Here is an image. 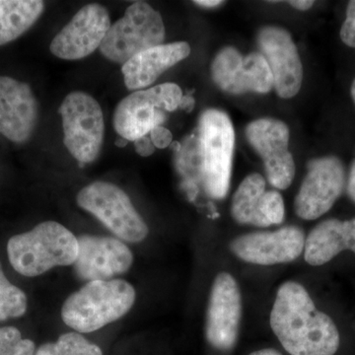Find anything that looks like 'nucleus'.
Returning <instances> with one entry per match:
<instances>
[{"instance_id": "25", "label": "nucleus", "mask_w": 355, "mask_h": 355, "mask_svg": "<svg viewBox=\"0 0 355 355\" xmlns=\"http://www.w3.org/2000/svg\"><path fill=\"white\" fill-rule=\"evenodd\" d=\"M260 216L263 221V227L279 225L284 222L286 207L284 198L279 191H266L261 200Z\"/></svg>"}, {"instance_id": "21", "label": "nucleus", "mask_w": 355, "mask_h": 355, "mask_svg": "<svg viewBox=\"0 0 355 355\" xmlns=\"http://www.w3.org/2000/svg\"><path fill=\"white\" fill-rule=\"evenodd\" d=\"M266 193V180L258 173L248 175L236 191L231 214L240 224L263 227L260 216L261 200Z\"/></svg>"}, {"instance_id": "6", "label": "nucleus", "mask_w": 355, "mask_h": 355, "mask_svg": "<svg viewBox=\"0 0 355 355\" xmlns=\"http://www.w3.org/2000/svg\"><path fill=\"white\" fill-rule=\"evenodd\" d=\"M76 202L121 241L139 243L148 235V226L128 193L114 184L99 181L88 184L77 193Z\"/></svg>"}, {"instance_id": "28", "label": "nucleus", "mask_w": 355, "mask_h": 355, "mask_svg": "<svg viewBox=\"0 0 355 355\" xmlns=\"http://www.w3.org/2000/svg\"><path fill=\"white\" fill-rule=\"evenodd\" d=\"M133 142H135V151L142 157H148V156L153 155L154 151H155L156 147L154 146L150 137H146V135L135 140Z\"/></svg>"}, {"instance_id": "5", "label": "nucleus", "mask_w": 355, "mask_h": 355, "mask_svg": "<svg viewBox=\"0 0 355 355\" xmlns=\"http://www.w3.org/2000/svg\"><path fill=\"white\" fill-rule=\"evenodd\" d=\"M165 34L160 13L146 2H135L111 25L100 53L107 60L123 65L142 51L162 44Z\"/></svg>"}, {"instance_id": "35", "label": "nucleus", "mask_w": 355, "mask_h": 355, "mask_svg": "<svg viewBox=\"0 0 355 355\" xmlns=\"http://www.w3.org/2000/svg\"><path fill=\"white\" fill-rule=\"evenodd\" d=\"M352 99H354V101L355 103V79L354 80V83H352Z\"/></svg>"}, {"instance_id": "33", "label": "nucleus", "mask_w": 355, "mask_h": 355, "mask_svg": "<svg viewBox=\"0 0 355 355\" xmlns=\"http://www.w3.org/2000/svg\"><path fill=\"white\" fill-rule=\"evenodd\" d=\"M250 355H282L279 352L273 349H265L252 352Z\"/></svg>"}, {"instance_id": "15", "label": "nucleus", "mask_w": 355, "mask_h": 355, "mask_svg": "<svg viewBox=\"0 0 355 355\" xmlns=\"http://www.w3.org/2000/svg\"><path fill=\"white\" fill-rule=\"evenodd\" d=\"M77 241L78 254L73 268L79 279L87 282L114 279L132 266V252L119 238L81 235Z\"/></svg>"}, {"instance_id": "31", "label": "nucleus", "mask_w": 355, "mask_h": 355, "mask_svg": "<svg viewBox=\"0 0 355 355\" xmlns=\"http://www.w3.org/2000/svg\"><path fill=\"white\" fill-rule=\"evenodd\" d=\"M288 3L298 10L306 11L314 6L315 2L312 0H293V1H288Z\"/></svg>"}, {"instance_id": "14", "label": "nucleus", "mask_w": 355, "mask_h": 355, "mask_svg": "<svg viewBox=\"0 0 355 355\" xmlns=\"http://www.w3.org/2000/svg\"><path fill=\"white\" fill-rule=\"evenodd\" d=\"M111 25L108 10L104 6L88 4L55 36L51 53L62 60H83L100 49Z\"/></svg>"}, {"instance_id": "34", "label": "nucleus", "mask_w": 355, "mask_h": 355, "mask_svg": "<svg viewBox=\"0 0 355 355\" xmlns=\"http://www.w3.org/2000/svg\"><path fill=\"white\" fill-rule=\"evenodd\" d=\"M128 144V140L123 139V137H119V139H116V141H114V144H116L118 147H125L127 146Z\"/></svg>"}, {"instance_id": "29", "label": "nucleus", "mask_w": 355, "mask_h": 355, "mask_svg": "<svg viewBox=\"0 0 355 355\" xmlns=\"http://www.w3.org/2000/svg\"><path fill=\"white\" fill-rule=\"evenodd\" d=\"M347 191L350 200L355 203V159L350 167L349 178H347Z\"/></svg>"}, {"instance_id": "12", "label": "nucleus", "mask_w": 355, "mask_h": 355, "mask_svg": "<svg viewBox=\"0 0 355 355\" xmlns=\"http://www.w3.org/2000/svg\"><path fill=\"white\" fill-rule=\"evenodd\" d=\"M211 76L219 88L230 94H266L273 88L272 70L263 55L252 53L243 57L232 46L217 53L211 64Z\"/></svg>"}, {"instance_id": "18", "label": "nucleus", "mask_w": 355, "mask_h": 355, "mask_svg": "<svg viewBox=\"0 0 355 355\" xmlns=\"http://www.w3.org/2000/svg\"><path fill=\"white\" fill-rule=\"evenodd\" d=\"M190 53V44L186 42L162 44L142 51L121 67L125 86L133 91L148 87L166 70L188 58Z\"/></svg>"}, {"instance_id": "11", "label": "nucleus", "mask_w": 355, "mask_h": 355, "mask_svg": "<svg viewBox=\"0 0 355 355\" xmlns=\"http://www.w3.org/2000/svg\"><path fill=\"white\" fill-rule=\"evenodd\" d=\"M246 137L263 159L268 182L286 190L295 177V163L288 149L289 128L284 121L260 119L247 125Z\"/></svg>"}, {"instance_id": "27", "label": "nucleus", "mask_w": 355, "mask_h": 355, "mask_svg": "<svg viewBox=\"0 0 355 355\" xmlns=\"http://www.w3.org/2000/svg\"><path fill=\"white\" fill-rule=\"evenodd\" d=\"M150 139L156 148L164 149L173 144V135L168 128L163 125L154 128L150 132Z\"/></svg>"}, {"instance_id": "9", "label": "nucleus", "mask_w": 355, "mask_h": 355, "mask_svg": "<svg viewBox=\"0 0 355 355\" xmlns=\"http://www.w3.org/2000/svg\"><path fill=\"white\" fill-rule=\"evenodd\" d=\"M307 168L294 209L300 218L315 220L327 214L342 196L345 169L342 160L334 155L312 159Z\"/></svg>"}, {"instance_id": "8", "label": "nucleus", "mask_w": 355, "mask_h": 355, "mask_svg": "<svg viewBox=\"0 0 355 355\" xmlns=\"http://www.w3.org/2000/svg\"><path fill=\"white\" fill-rule=\"evenodd\" d=\"M64 128V144L81 165L94 162L104 141V116L99 103L81 91L64 98L58 110Z\"/></svg>"}, {"instance_id": "3", "label": "nucleus", "mask_w": 355, "mask_h": 355, "mask_svg": "<svg viewBox=\"0 0 355 355\" xmlns=\"http://www.w3.org/2000/svg\"><path fill=\"white\" fill-rule=\"evenodd\" d=\"M7 254L16 272L24 277H39L57 266H73L78 241L62 224L44 221L31 231L11 237Z\"/></svg>"}, {"instance_id": "24", "label": "nucleus", "mask_w": 355, "mask_h": 355, "mask_svg": "<svg viewBox=\"0 0 355 355\" xmlns=\"http://www.w3.org/2000/svg\"><path fill=\"white\" fill-rule=\"evenodd\" d=\"M36 345L15 327L0 328V355H35Z\"/></svg>"}, {"instance_id": "17", "label": "nucleus", "mask_w": 355, "mask_h": 355, "mask_svg": "<svg viewBox=\"0 0 355 355\" xmlns=\"http://www.w3.org/2000/svg\"><path fill=\"white\" fill-rule=\"evenodd\" d=\"M39 105L31 87L8 76H0V135L16 144L31 137Z\"/></svg>"}, {"instance_id": "1", "label": "nucleus", "mask_w": 355, "mask_h": 355, "mask_svg": "<svg viewBox=\"0 0 355 355\" xmlns=\"http://www.w3.org/2000/svg\"><path fill=\"white\" fill-rule=\"evenodd\" d=\"M270 327L291 355H334L340 333L333 319L317 309L305 287L295 282L280 286L270 318Z\"/></svg>"}, {"instance_id": "26", "label": "nucleus", "mask_w": 355, "mask_h": 355, "mask_svg": "<svg viewBox=\"0 0 355 355\" xmlns=\"http://www.w3.org/2000/svg\"><path fill=\"white\" fill-rule=\"evenodd\" d=\"M340 39L350 48H355V0L347 4V17L340 29Z\"/></svg>"}, {"instance_id": "4", "label": "nucleus", "mask_w": 355, "mask_h": 355, "mask_svg": "<svg viewBox=\"0 0 355 355\" xmlns=\"http://www.w3.org/2000/svg\"><path fill=\"white\" fill-rule=\"evenodd\" d=\"M198 135L203 189L209 198L222 200L230 186L234 128L224 112L209 109L200 116Z\"/></svg>"}, {"instance_id": "22", "label": "nucleus", "mask_w": 355, "mask_h": 355, "mask_svg": "<svg viewBox=\"0 0 355 355\" xmlns=\"http://www.w3.org/2000/svg\"><path fill=\"white\" fill-rule=\"evenodd\" d=\"M35 355H104L99 345L90 342L83 334L69 331L58 336L55 342L39 347Z\"/></svg>"}, {"instance_id": "30", "label": "nucleus", "mask_w": 355, "mask_h": 355, "mask_svg": "<svg viewBox=\"0 0 355 355\" xmlns=\"http://www.w3.org/2000/svg\"><path fill=\"white\" fill-rule=\"evenodd\" d=\"M195 105L196 100L193 99V96L189 94L186 96L183 95L181 103H180L179 108L183 109L187 113H191L193 108H195Z\"/></svg>"}, {"instance_id": "7", "label": "nucleus", "mask_w": 355, "mask_h": 355, "mask_svg": "<svg viewBox=\"0 0 355 355\" xmlns=\"http://www.w3.org/2000/svg\"><path fill=\"white\" fill-rule=\"evenodd\" d=\"M182 98V89L175 83L135 91L116 107L114 130L128 141L146 137L154 128L164 123L167 119L165 112H174L179 108Z\"/></svg>"}, {"instance_id": "13", "label": "nucleus", "mask_w": 355, "mask_h": 355, "mask_svg": "<svg viewBox=\"0 0 355 355\" xmlns=\"http://www.w3.org/2000/svg\"><path fill=\"white\" fill-rule=\"evenodd\" d=\"M305 234L297 226L254 232L231 241L230 251L240 260L260 266L291 263L304 253Z\"/></svg>"}, {"instance_id": "20", "label": "nucleus", "mask_w": 355, "mask_h": 355, "mask_svg": "<svg viewBox=\"0 0 355 355\" xmlns=\"http://www.w3.org/2000/svg\"><path fill=\"white\" fill-rule=\"evenodd\" d=\"M44 9V2L38 0H0V46L28 31Z\"/></svg>"}, {"instance_id": "23", "label": "nucleus", "mask_w": 355, "mask_h": 355, "mask_svg": "<svg viewBox=\"0 0 355 355\" xmlns=\"http://www.w3.org/2000/svg\"><path fill=\"white\" fill-rule=\"evenodd\" d=\"M27 308L24 291L7 279L0 263V321L22 317Z\"/></svg>"}, {"instance_id": "19", "label": "nucleus", "mask_w": 355, "mask_h": 355, "mask_svg": "<svg viewBox=\"0 0 355 355\" xmlns=\"http://www.w3.org/2000/svg\"><path fill=\"white\" fill-rule=\"evenodd\" d=\"M345 250L355 254V217L345 221L327 219L318 224L306 238L304 259L311 266H323Z\"/></svg>"}, {"instance_id": "32", "label": "nucleus", "mask_w": 355, "mask_h": 355, "mask_svg": "<svg viewBox=\"0 0 355 355\" xmlns=\"http://www.w3.org/2000/svg\"><path fill=\"white\" fill-rule=\"evenodd\" d=\"M195 3L198 6L205 7V8H214V7L221 6L224 2L220 0H198V1H195Z\"/></svg>"}, {"instance_id": "16", "label": "nucleus", "mask_w": 355, "mask_h": 355, "mask_svg": "<svg viewBox=\"0 0 355 355\" xmlns=\"http://www.w3.org/2000/svg\"><path fill=\"white\" fill-rule=\"evenodd\" d=\"M258 46L272 70L273 87L284 99L294 97L302 85L303 67L291 34L280 27L263 28Z\"/></svg>"}, {"instance_id": "10", "label": "nucleus", "mask_w": 355, "mask_h": 355, "mask_svg": "<svg viewBox=\"0 0 355 355\" xmlns=\"http://www.w3.org/2000/svg\"><path fill=\"white\" fill-rule=\"evenodd\" d=\"M242 317V296L230 273L219 272L210 291L205 338L218 350L233 349L238 340Z\"/></svg>"}, {"instance_id": "2", "label": "nucleus", "mask_w": 355, "mask_h": 355, "mask_svg": "<svg viewBox=\"0 0 355 355\" xmlns=\"http://www.w3.org/2000/svg\"><path fill=\"white\" fill-rule=\"evenodd\" d=\"M135 299V287L127 280H95L70 294L60 314L64 323L74 331L93 333L127 315Z\"/></svg>"}]
</instances>
